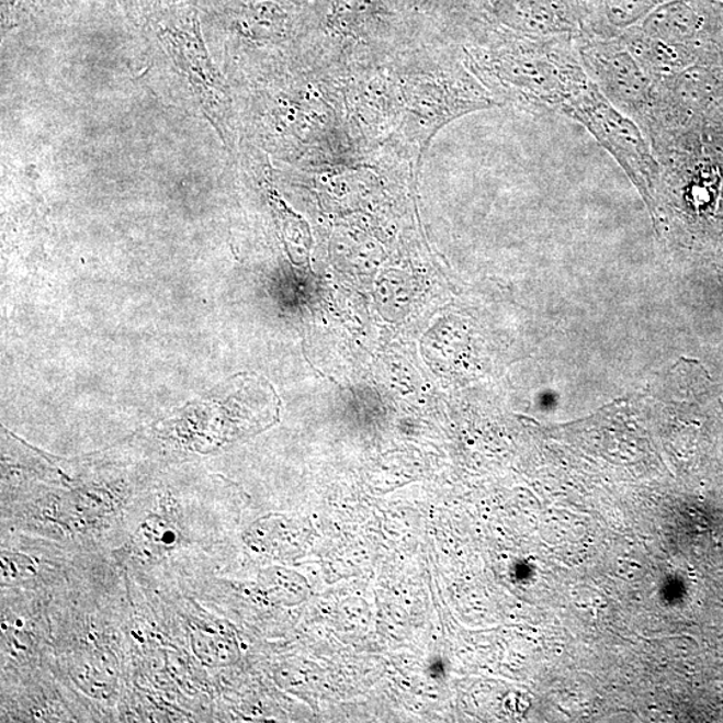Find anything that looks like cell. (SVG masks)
Instances as JSON below:
<instances>
[{"label": "cell", "instance_id": "3957f363", "mask_svg": "<svg viewBox=\"0 0 723 723\" xmlns=\"http://www.w3.org/2000/svg\"><path fill=\"white\" fill-rule=\"evenodd\" d=\"M579 56L601 93L619 111L642 124L652 112L656 89L629 47L618 42H597L583 46Z\"/></svg>", "mask_w": 723, "mask_h": 723}, {"label": "cell", "instance_id": "6da1fadb", "mask_svg": "<svg viewBox=\"0 0 723 723\" xmlns=\"http://www.w3.org/2000/svg\"><path fill=\"white\" fill-rule=\"evenodd\" d=\"M563 115L585 126L609 151L653 215L664 188V168L640 124L619 111L595 82L576 97Z\"/></svg>", "mask_w": 723, "mask_h": 723}, {"label": "cell", "instance_id": "7a4b0ae2", "mask_svg": "<svg viewBox=\"0 0 723 723\" xmlns=\"http://www.w3.org/2000/svg\"><path fill=\"white\" fill-rule=\"evenodd\" d=\"M492 66L501 82L532 106L562 115L594 82L579 53L562 44L532 46L524 52L492 58Z\"/></svg>", "mask_w": 723, "mask_h": 723}, {"label": "cell", "instance_id": "277c9868", "mask_svg": "<svg viewBox=\"0 0 723 723\" xmlns=\"http://www.w3.org/2000/svg\"><path fill=\"white\" fill-rule=\"evenodd\" d=\"M176 64L190 76L192 83L196 84L202 102L208 111H217L222 105V84L216 81L212 75L211 63L206 58L203 47H196V50L181 53L174 52Z\"/></svg>", "mask_w": 723, "mask_h": 723}]
</instances>
